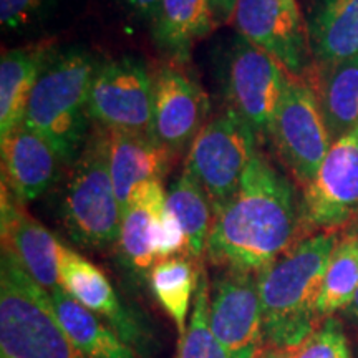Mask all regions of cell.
<instances>
[{
	"label": "cell",
	"mask_w": 358,
	"mask_h": 358,
	"mask_svg": "<svg viewBox=\"0 0 358 358\" xmlns=\"http://www.w3.org/2000/svg\"><path fill=\"white\" fill-rule=\"evenodd\" d=\"M201 272L189 259L169 257L156 262L150 272V285L163 310L171 317L179 335L187 329V313L198 290Z\"/></svg>",
	"instance_id": "cell-25"
},
{
	"label": "cell",
	"mask_w": 358,
	"mask_h": 358,
	"mask_svg": "<svg viewBox=\"0 0 358 358\" xmlns=\"http://www.w3.org/2000/svg\"><path fill=\"white\" fill-rule=\"evenodd\" d=\"M209 295L211 289L208 285V275L203 271L194 295L191 322L186 332L179 335L176 358H229L209 325Z\"/></svg>",
	"instance_id": "cell-27"
},
{
	"label": "cell",
	"mask_w": 358,
	"mask_h": 358,
	"mask_svg": "<svg viewBox=\"0 0 358 358\" xmlns=\"http://www.w3.org/2000/svg\"><path fill=\"white\" fill-rule=\"evenodd\" d=\"M317 96L332 141L358 129V55L324 66Z\"/></svg>",
	"instance_id": "cell-23"
},
{
	"label": "cell",
	"mask_w": 358,
	"mask_h": 358,
	"mask_svg": "<svg viewBox=\"0 0 358 358\" xmlns=\"http://www.w3.org/2000/svg\"><path fill=\"white\" fill-rule=\"evenodd\" d=\"M118 2L131 8L138 15L148 17V19H155L156 12L161 6V0H118Z\"/></svg>",
	"instance_id": "cell-30"
},
{
	"label": "cell",
	"mask_w": 358,
	"mask_h": 358,
	"mask_svg": "<svg viewBox=\"0 0 358 358\" xmlns=\"http://www.w3.org/2000/svg\"><path fill=\"white\" fill-rule=\"evenodd\" d=\"M337 241L334 232L308 237L257 274L264 337L274 348L299 347L312 334L325 271Z\"/></svg>",
	"instance_id": "cell-2"
},
{
	"label": "cell",
	"mask_w": 358,
	"mask_h": 358,
	"mask_svg": "<svg viewBox=\"0 0 358 358\" xmlns=\"http://www.w3.org/2000/svg\"><path fill=\"white\" fill-rule=\"evenodd\" d=\"M211 2L216 22H227L234 17L237 0H209Z\"/></svg>",
	"instance_id": "cell-31"
},
{
	"label": "cell",
	"mask_w": 358,
	"mask_h": 358,
	"mask_svg": "<svg viewBox=\"0 0 358 358\" xmlns=\"http://www.w3.org/2000/svg\"><path fill=\"white\" fill-rule=\"evenodd\" d=\"M358 211V129L332 143L319 173L307 182L302 219L310 227L332 229Z\"/></svg>",
	"instance_id": "cell-11"
},
{
	"label": "cell",
	"mask_w": 358,
	"mask_h": 358,
	"mask_svg": "<svg viewBox=\"0 0 358 358\" xmlns=\"http://www.w3.org/2000/svg\"><path fill=\"white\" fill-rule=\"evenodd\" d=\"M45 48H15L0 62V140L24 123L34 88L47 62Z\"/></svg>",
	"instance_id": "cell-21"
},
{
	"label": "cell",
	"mask_w": 358,
	"mask_h": 358,
	"mask_svg": "<svg viewBox=\"0 0 358 358\" xmlns=\"http://www.w3.org/2000/svg\"><path fill=\"white\" fill-rule=\"evenodd\" d=\"M0 145L3 182L17 199L29 203L50 189L58 178L62 159L42 134L22 123L2 138Z\"/></svg>",
	"instance_id": "cell-17"
},
{
	"label": "cell",
	"mask_w": 358,
	"mask_h": 358,
	"mask_svg": "<svg viewBox=\"0 0 358 358\" xmlns=\"http://www.w3.org/2000/svg\"><path fill=\"white\" fill-rule=\"evenodd\" d=\"M2 249L8 250L38 285L52 292L60 287V252L64 244L22 208L2 182Z\"/></svg>",
	"instance_id": "cell-14"
},
{
	"label": "cell",
	"mask_w": 358,
	"mask_h": 358,
	"mask_svg": "<svg viewBox=\"0 0 358 358\" xmlns=\"http://www.w3.org/2000/svg\"><path fill=\"white\" fill-rule=\"evenodd\" d=\"M209 101L194 80L174 66L153 75V127L156 141L178 153L192 143L208 122Z\"/></svg>",
	"instance_id": "cell-13"
},
{
	"label": "cell",
	"mask_w": 358,
	"mask_h": 358,
	"mask_svg": "<svg viewBox=\"0 0 358 358\" xmlns=\"http://www.w3.org/2000/svg\"><path fill=\"white\" fill-rule=\"evenodd\" d=\"M48 0H0V22L7 29H20L37 19Z\"/></svg>",
	"instance_id": "cell-29"
},
{
	"label": "cell",
	"mask_w": 358,
	"mask_h": 358,
	"mask_svg": "<svg viewBox=\"0 0 358 358\" xmlns=\"http://www.w3.org/2000/svg\"><path fill=\"white\" fill-rule=\"evenodd\" d=\"M209 325L229 358H256L264 337V313L256 274L226 271L209 295Z\"/></svg>",
	"instance_id": "cell-10"
},
{
	"label": "cell",
	"mask_w": 358,
	"mask_h": 358,
	"mask_svg": "<svg viewBox=\"0 0 358 358\" xmlns=\"http://www.w3.org/2000/svg\"><path fill=\"white\" fill-rule=\"evenodd\" d=\"M257 136L243 116L226 108L208 120L192 140L185 169L204 187L213 213L239 189L250 161L257 155Z\"/></svg>",
	"instance_id": "cell-6"
},
{
	"label": "cell",
	"mask_w": 358,
	"mask_h": 358,
	"mask_svg": "<svg viewBox=\"0 0 358 358\" xmlns=\"http://www.w3.org/2000/svg\"><path fill=\"white\" fill-rule=\"evenodd\" d=\"M268 134L279 155L303 185L317 176L334 143L317 93L294 77L287 78Z\"/></svg>",
	"instance_id": "cell-9"
},
{
	"label": "cell",
	"mask_w": 358,
	"mask_h": 358,
	"mask_svg": "<svg viewBox=\"0 0 358 358\" xmlns=\"http://www.w3.org/2000/svg\"><path fill=\"white\" fill-rule=\"evenodd\" d=\"M287 78L274 57L237 35L224 64L227 108L243 116L257 134H268Z\"/></svg>",
	"instance_id": "cell-8"
},
{
	"label": "cell",
	"mask_w": 358,
	"mask_h": 358,
	"mask_svg": "<svg viewBox=\"0 0 358 358\" xmlns=\"http://www.w3.org/2000/svg\"><path fill=\"white\" fill-rule=\"evenodd\" d=\"M62 213L71 239L85 248L101 249L118 243L123 213L110 174L103 128L88 136L71 166Z\"/></svg>",
	"instance_id": "cell-5"
},
{
	"label": "cell",
	"mask_w": 358,
	"mask_h": 358,
	"mask_svg": "<svg viewBox=\"0 0 358 358\" xmlns=\"http://www.w3.org/2000/svg\"><path fill=\"white\" fill-rule=\"evenodd\" d=\"M2 358H8V357H7V355H3V353H2Z\"/></svg>",
	"instance_id": "cell-33"
},
{
	"label": "cell",
	"mask_w": 358,
	"mask_h": 358,
	"mask_svg": "<svg viewBox=\"0 0 358 358\" xmlns=\"http://www.w3.org/2000/svg\"><path fill=\"white\" fill-rule=\"evenodd\" d=\"M98 66L83 48L53 53L30 98L24 124L42 134L65 164L75 163L88 140V100Z\"/></svg>",
	"instance_id": "cell-3"
},
{
	"label": "cell",
	"mask_w": 358,
	"mask_h": 358,
	"mask_svg": "<svg viewBox=\"0 0 358 358\" xmlns=\"http://www.w3.org/2000/svg\"><path fill=\"white\" fill-rule=\"evenodd\" d=\"M60 285L75 301L108 322L129 347L146 348L145 330L136 315L120 301L118 294L101 268L64 245L60 252Z\"/></svg>",
	"instance_id": "cell-15"
},
{
	"label": "cell",
	"mask_w": 358,
	"mask_h": 358,
	"mask_svg": "<svg viewBox=\"0 0 358 358\" xmlns=\"http://www.w3.org/2000/svg\"><path fill=\"white\" fill-rule=\"evenodd\" d=\"M256 358H262V357H261V353H259V355H257V357H256Z\"/></svg>",
	"instance_id": "cell-34"
},
{
	"label": "cell",
	"mask_w": 358,
	"mask_h": 358,
	"mask_svg": "<svg viewBox=\"0 0 358 358\" xmlns=\"http://www.w3.org/2000/svg\"><path fill=\"white\" fill-rule=\"evenodd\" d=\"M214 22L209 0H161L153 19L155 42L169 55L186 60L192 45L211 34Z\"/></svg>",
	"instance_id": "cell-22"
},
{
	"label": "cell",
	"mask_w": 358,
	"mask_h": 358,
	"mask_svg": "<svg viewBox=\"0 0 358 358\" xmlns=\"http://www.w3.org/2000/svg\"><path fill=\"white\" fill-rule=\"evenodd\" d=\"M105 133L110 174L123 213L138 186L164 178L174 153L151 134L111 129H105Z\"/></svg>",
	"instance_id": "cell-18"
},
{
	"label": "cell",
	"mask_w": 358,
	"mask_h": 358,
	"mask_svg": "<svg viewBox=\"0 0 358 358\" xmlns=\"http://www.w3.org/2000/svg\"><path fill=\"white\" fill-rule=\"evenodd\" d=\"M166 206V191L161 181H150L131 192L122 214L118 250L134 275H150L158 262V236Z\"/></svg>",
	"instance_id": "cell-16"
},
{
	"label": "cell",
	"mask_w": 358,
	"mask_h": 358,
	"mask_svg": "<svg viewBox=\"0 0 358 358\" xmlns=\"http://www.w3.org/2000/svg\"><path fill=\"white\" fill-rule=\"evenodd\" d=\"M295 358H350L345 334L335 320L310 334L295 350Z\"/></svg>",
	"instance_id": "cell-28"
},
{
	"label": "cell",
	"mask_w": 358,
	"mask_h": 358,
	"mask_svg": "<svg viewBox=\"0 0 358 358\" xmlns=\"http://www.w3.org/2000/svg\"><path fill=\"white\" fill-rule=\"evenodd\" d=\"M232 20L241 37L274 57L292 75L306 69L307 27L295 0H237Z\"/></svg>",
	"instance_id": "cell-12"
},
{
	"label": "cell",
	"mask_w": 358,
	"mask_h": 358,
	"mask_svg": "<svg viewBox=\"0 0 358 358\" xmlns=\"http://www.w3.org/2000/svg\"><path fill=\"white\" fill-rule=\"evenodd\" d=\"M307 37L308 48L322 66L358 55V0H315Z\"/></svg>",
	"instance_id": "cell-19"
},
{
	"label": "cell",
	"mask_w": 358,
	"mask_h": 358,
	"mask_svg": "<svg viewBox=\"0 0 358 358\" xmlns=\"http://www.w3.org/2000/svg\"><path fill=\"white\" fill-rule=\"evenodd\" d=\"M297 221L294 186L257 151L239 189L214 213L206 252L226 271L261 274L292 243Z\"/></svg>",
	"instance_id": "cell-1"
},
{
	"label": "cell",
	"mask_w": 358,
	"mask_h": 358,
	"mask_svg": "<svg viewBox=\"0 0 358 358\" xmlns=\"http://www.w3.org/2000/svg\"><path fill=\"white\" fill-rule=\"evenodd\" d=\"M166 209L185 232L186 256H203L214 213L204 187L186 169L166 191Z\"/></svg>",
	"instance_id": "cell-24"
},
{
	"label": "cell",
	"mask_w": 358,
	"mask_h": 358,
	"mask_svg": "<svg viewBox=\"0 0 358 358\" xmlns=\"http://www.w3.org/2000/svg\"><path fill=\"white\" fill-rule=\"evenodd\" d=\"M88 113L103 129L151 134L153 77L140 58L124 55L100 64L90 92Z\"/></svg>",
	"instance_id": "cell-7"
},
{
	"label": "cell",
	"mask_w": 358,
	"mask_h": 358,
	"mask_svg": "<svg viewBox=\"0 0 358 358\" xmlns=\"http://www.w3.org/2000/svg\"><path fill=\"white\" fill-rule=\"evenodd\" d=\"M347 312H348V315H350L353 320H357V322H358V290H357L355 299H353L352 306L347 308Z\"/></svg>",
	"instance_id": "cell-32"
},
{
	"label": "cell",
	"mask_w": 358,
	"mask_h": 358,
	"mask_svg": "<svg viewBox=\"0 0 358 358\" xmlns=\"http://www.w3.org/2000/svg\"><path fill=\"white\" fill-rule=\"evenodd\" d=\"M0 348L8 358H87L58 320L50 292L3 249L0 262Z\"/></svg>",
	"instance_id": "cell-4"
},
{
	"label": "cell",
	"mask_w": 358,
	"mask_h": 358,
	"mask_svg": "<svg viewBox=\"0 0 358 358\" xmlns=\"http://www.w3.org/2000/svg\"><path fill=\"white\" fill-rule=\"evenodd\" d=\"M50 297L62 327L85 357L136 358L133 347H129L110 325H106L101 317L66 294L62 285L52 290Z\"/></svg>",
	"instance_id": "cell-20"
},
{
	"label": "cell",
	"mask_w": 358,
	"mask_h": 358,
	"mask_svg": "<svg viewBox=\"0 0 358 358\" xmlns=\"http://www.w3.org/2000/svg\"><path fill=\"white\" fill-rule=\"evenodd\" d=\"M358 290V232L337 241L325 271L319 299V315L347 310Z\"/></svg>",
	"instance_id": "cell-26"
}]
</instances>
